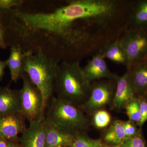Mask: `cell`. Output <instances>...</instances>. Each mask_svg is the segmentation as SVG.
<instances>
[{
    "instance_id": "6da1fadb",
    "label": "cell",
    "mask_w": 147,
    "mask_h": 147,
    "mask_svg": "<svg viewBox=\"0 0 147 147\" xmlns=\"http://www.w3.org/2000/svg\"><path fill=\"white\" fill-rule=\"evenodd\" d=\"M91 85L80 62L62 61L58 65L55 85L57 97L80 107L88 97Z\"/></svg>"
},
{
    "instance_id": "7a4b0ae2",
    "label": "cell",
    "mask_w": 147,
    "mask_h": 147,
    "mask_svg": "<svg viewBox=\"0 0 147 147\" xmlns=\"http://www.w3.org/2000/svg\"><path fill=\"white\" fill-rule=\"evenodd\" d=\"M24 72L40 91L44 112L55 89V79L60 62L40 52L24 51Z\"/></svg>"
},
{
    "instance_id": "3957f363",
    "label": "cell",
    "mask_w": 147,
    "mask_h": 147,
    "mask_svg": "<svg viewBox=\"0 0 147 147\" xmlns=\"http://www.w3.org/2000/svg\"><path fill=\"white\" fill-rule=\"evenodd\" d=\"M51 100L45 115L49 122L71 134L85 132L89 122L81 108L57 97Z\"/></svg>"
},
{
    "instance_id": "277c9868",
    "label": "cell",
    "mask_w": 147,
    "mask_h": 147,
    "mask_svg": "<svg viewBox=\"0 0 147 147\" xmlns=\"http://www.w3.org/2000/svg\"><path fill=\"white\" fill-rule=\"evenodd\" d=\"M119 41L125 54L127 70L147 58V29H126Z\"/></svg>"
},
{
    "instance_id": "5b68a950",
    "label": "cell",
    "mask_w": 147,
    "mask_h": 147,
    "mask_svg": "<svg viewBox=\"0 0 147 147\" xmlns=\"http://www.w3.org/2000/svg\"><path fill=\"white\" fill-rule=\"evenodd\" d=\"M21 79L23 86L19 90L21 114L29 123L39 120L45 116L41 92L26 74Z\"/></svg>"
},
{
    "instance_id": "8992f818",
    "label": "cell",
    "mask_w": 147,
    "mask_h": 147,
    "mask_svg": "<svg viewBox=\"0 0 147 147\" xmlns=\"http://www.w3.org/2000/svg\"><path fill=\"white\" fill-rule=\"evenodd\" d=\"M116 87V81L103 79L91 83L88 97L79 108L88 114H94L112 101Z\"/></svg>"
},
{
    "instance_id": "52a82bcc",
    "label": "cell",
    "mask_w": 147,
    "mask_h": 147,
    "mask_svg": "<svg viewBox=\"0 0 147 147\" xmlns=\"http://www.w3.org/2000/svg\"><path fill=\"white\" fill-rule=\"evenodd\" d=\"M102 54L98 52L92 57L83 68L84 76L88 82L91 84L98 80L116 81L118 75L110 70Z\"/></svg>"
},
{
    "instance_id": "ba28073f",
    "label": "cell",
    "mask_w": 147,
    "mask_h": 147,
    "mask_svg": "<svg viewBox=\"0 0 147 147\" xmlns=\"http://www.w3.org/2000/svg\"><path fill=\"white\" fill-rule=\"evenodd\" d=\"M26 119L21 113L0 116V138L6 141L19 139L27 129Z\"/></svg>"
},
{
    "instance_id": "9c48e42d",
    "label": "cell",
    "mask_w": 147,
    "mask_h": 147,
    "mask_svg": "<svg viewBox=\"0 0 147 147\" xmlns=\"http://www.w3.org/2000/svg\"><path fill=\"white\" fill-rule=\"evenodd\" d=\"M47 123L45 116L30 123L29 127L19 137L20 147H45Z\"/></svg>"
},
{
    "instance_id": "30bf717a",
    "label": "cell",
    "mask_w": 147,
    "mask_h": 147,
    "mask_svg": "<svg viewBox=\"0 0 147 147\" xmlns=\"http://www.w3.org/2000/svg\"><path fill=\"white\" fill-rule=\"evenodd\" d=\"M134 91L131 86L128 71L116 80L115 94L112 101V108L120 110L125 108L127 104L135 98Z\"/></svg>"
},
{
    "instance_id": "8fae6325",
    "label": "cell",
    "mask_w": 147,
    "mask_h": 147,
    "mask_svg": "<svg viewBox=\"0 0 147 147\" xmlns=\"http://www.w3.org/2000/svg\"><path fill=\"white\" fill-rule=\"evenodd\" d=\"M21 113L19 90L0 87V116Z\"/></svg>"
},
{
    "instance_id": "7c38bea8",
    "label": "cell",
    "mask_w": 147,
    "mask_h": 147,
    "mask_svg": "<svg viewBox=\"0 0 147 147\" xmlns=\"http://www.w3.org/2000/svg\"><path fill=\"white\" fill-rule=\"evenodd\" d=\"M74 134L58 128L47 121L45 147H70Z\"/></svg>"
},
{
    "instance_id": "4fadbf2b",
    "label": "cell",
    "mask_w": 147,
    "mask_h": 147,
    "mask_svg": "<svg viewBox=\"0 0 147 147\" xmlns=\"http://www.w3.org/2000/svg\"><path fill=\"white\" fill-rule=\"evenodd\" d=\"M127 71L135 97L144 95L147 91V60Z\"/></svg>"
},
{
    "instance_id": "5bb4252c",
    "label": "cell",
    "mask_w": 147,
    "mask_h": 147,
    "mask_svg": "<svg viewBox=\"0 0 147 147\" xmlns=\"http://www.w3.org/2000/svg\"><path fill=\"white\" fill-rule=\"evenodd\" d=\"M23 57L24 51L20 46H11L10 55L7 61V67L10 70L11 82L16 83L25 73Z\"/></svg>"
},
{
    "instance_id": "9a60e30c",
    "label": "cell",
    "mask_w": 147,
    "mask_h": 147,
    "mask_svg": "<svg viewBox=\"0 0 147 147\" xmlns=\"http://www.w3.org/2000/svg\"><path fill=\"white\" fill-rule=\"evenodd\" d=\"M127 29H147V0L134 1Z\"/></svg>"
},
{
    "instance_id": "2e32d148",
    "label": "cell",
    "mask_w": 147,
    "mask_h": 147,
    "mask_svg": "<svg viewBox=\"0 0 147 147\" xmlns=\"http://www.w3.org/2000/svg\"><path fill=\"white\" fill-rule=\"evenodd\" d=\"M119 38L106 44L99 52L105 59L126 67L127 61L126 56L119 42Z\"/></svg>"
},
{
    "instance_id": "e0dca14e",
    "label": "cell",
    "mask_w": 147,
    "mask_h": 147,
    "mask_svg": "<svg viewBox=\"0 0 147 147\" xmlns=\"http://www.w3.org/2000/svg\"><path fill=\"white\" fill-rule=\"evenodd\" d=\"M104 141L113 146H118L126 140L123 122L117 120L111 125L103 137Z\"/></svg>"
},
{
    "instance_id": "ac0fdd59",
    "label": "cell",
    "mask_w": 147,
    "mask_h": 147,
    "mask_svg": "<svg viewBox=\"0 0 147 147\" xmlns=\"http://www.w3.org/2000/svg\"><path fill=\"white\" fill-rule=\"evenodd\" d=\"M70 147H103L100 140L91 139L84 132H79L74 134V139Z\"/></svg>"
},
{
    "instance_id": "d6986e66",
    "label": "cell",
    "mask_w": 147,
    "mask_h": 147,
    "mask_svg": "<svg viewBox=\"0 0 147 147\" xmlns=\"http://www.w3.org/2000/svg\"><path fill=\"white\" fill-rule=\"evenodd\" d=\"M129 121L138 124L141 118L139 100L135 97L130 101L125 107Z\"/></svg>"
},
{
    "instance_id": "ffe728a7",
    "label": "cell",
    "mask_w": 147,
    "mask_h": 147,
    "mask_svg": "<svg viewBox=\"0 0 147 147\" xmlns=\"http://www.w3.org/2000/svg\"><path fill=\"white\" fill-rule=\"evenodd\" d=\"M111 121L110 114L105 110H99L94 114L93 123L96 128L102 129L107 127Z\"/></svg>"
},
{
    "instance_id": "44dd1931",
    "label": "cell",
    "mask_w": 147,
    "mask_h": 147,
    "mask_svg": "<svg viewBox=\"0 0 147 147\" xmlns=\"http://www.w3.org/2000/svg\"><path fill=\"white\" fill-rule=\"evenodd\" d=\"M113 147H146L144 141L140 133L127 139L124 142Z\"/></svg>"
},
{
    "instance_id": "7402d4cb",
    "label": "cell",
    "mask_w": 147,
    "mask_h": 147,
    "mask_svg": "<svg viewBox=\"0 0 147 147\" xmlns=\"http://www.w3.org/2000/svg\"><path fill=\"white\" fill-rule=\"evenodd\" d=\"M137 98L139 100L141 116L140 121L137 125L140 127H142L147 121V100L142 96H139Z\"/></svg>"
},
{
    "instance_id": "603a6c76",
    "label": "cell",
    "mask_w": 147,
    "mask_h": 147,
    "mask_svg": "<svg viewBox=\"0 0 147 147\" xmlns=\"http://www.w3.org/2000/svg\"><path fill=\"white\" fill-rule=\"evenodd\" d=\"M123 126L127 139L140 133L134 123L132 122L131 121L123 122Z\"/></svg>"
},
{
    "instance_id": "cb8c5ba5",
    "label": "cell",
    "mask_w": 147,
    "mask_h": 147,
    "mask_svg": "<svg viewBox=\"0 0 147 147\" xmlns=\"http://www.w3.org/2000/svg\"><path fill=\"white\" fill-rule=\"evenodd\" d=\"M23 3L24 1L22 0H0V11L18 7Z\"/></svg>"
},
{
    "instance_id": "d4e9b609",
    "label": "cell",
    "mask_w": 147,
    "mask_h": 147,
    "mask_svg": "<svg viewBox=\"0 0 147 147\" xmlns=\"http://www.w3.org/2000/svg\"><path fill=\"white\" fill-rule=\"evenodd\" d=\"M7 45L6 41L5 32L1 21L0 20V48L6 49Z\"/></svg>"
},
{
    "instance_id": "484cf974",
    "label": "cell",
    "mask_w": 147,
    "mask_h": 147,
    "mask_svg": "<svg viewBox=\"0 0 147 147\" xmlns=\"http://www.w3.org/2000/svg\"><path fill=\"white\" fill-rule=\"evenodd\" d=\"M7 67V61H3L0 59V82L2 80L5 74L6 67Z\"/></svg>"
},
{
    "instance_id": "4316f807",
    "label": "cell",
    "mask_w": 147,
    "mask_h": 147,
    "mask_svg": "<svg viewBox=\"0 0 147 147\" xmlns=\"http://www.w3.org/2000/svg\"><path fill=\"white\" fill-rule=\"evenodd\" d=\"M18 141L19 139L15 141H7V147H20V145L18 144Z\"/></svg>"
},
{
    "instance_id": "83f0119b",
    "label": "cell",
    "mask_w": 147,
    "mask_h": 147,
    "mask_svg": "<svg viewBox=\"0 0 147 147\" xmlns=\"http://www.w3.org/2000/svg\"><path fill=\"white\" fill-rule=\"evenodd\" d=\"M7 141L0 138V147H7Z\"/></svg>"
},
{
    "instance_id": "f1b7e54d",
    "label": "cell",
    "mask_w": 147,
    "mask_h": 147,
    "mask_svg": "<svg viewBox=\"0 0 147 147\" xmlns=\"http://www.w3.org/2000/svg\"><path fill=\"white\" fill-rule=\"evenodd\" d=\"M142 96L145 99L147 100V91L145 93L144 95Z\"/></svg>"
},
{
    "instance_id": "f546056e",
    "label": "cell",
    "mask_w": 147,
    "mask_h": 147,
    "mask_svg": "<svg viewBox=\"0 0 147 147\" xmlns=\"http://www.w3.org/2000/svg\"><path fill=\"white\" fill-rule=\"evenodd\" d=\"M103 147H110L109 146H108V145L106 144H103Z\"/></svg>"
},
{
    "instance_id": "4dcf8cb0",
    "label": "cell",
    "mask_w": 147,
    "mask_h": 147,
    "mask_svg": "<svg viewBox=\"0 0 147 147\" xmlns=\"http://www.w3.org/2000/svg\"><path fill=\"white\" fill-rule=\"evenodd\" d=\"M146 60H147V58L146 59Z\"/></svg>"
},
{
    "instance_id": "1f68e13d",
    "label": "cell",
    "mask_w": 147,
    "mask_h": 147,
    "mask_svg": "<svg viewBox=\"0 0 147 147\" xmlns=\"http://www.w3.org/2000/svg\"></svg>"
}]
</instances>
